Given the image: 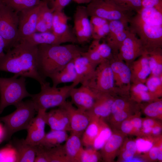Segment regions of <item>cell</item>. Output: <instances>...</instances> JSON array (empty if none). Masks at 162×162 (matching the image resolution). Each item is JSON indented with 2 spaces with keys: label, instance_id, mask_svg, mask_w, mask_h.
<instances>
[{
  "label": "cell",
  "instance_id": "cell-1",
  "mask_svg": "<svg viewBox=\"0 0 162 162\" xmlns=\"http://www.w3.org/2000/svg\"><path fill=\"white\" fill-rule=\"evenodd\" d=\"M0 71L13 73L18 77L34 79L40 85L46 82L38 70V46L24 39L19 40L7 51L0 61Z\"/></svg>",
  "mask_w": 162,
  "mask_h": 162
},
{
  "label": "cell",
  "instance_id": "cell-2",
  "mask_svg": "<svg viewBox=\"0 0 162 162\" xmlns=\"http://www.w3.org/2000/svg\"><path fill=\"white\" fill-rule=\"evenodd\" d=\"M130 30L140 40L145 52L162 49V13L154 8H143L132 16Z\"/></svg>",
  "mask_w": 162,
  "mask_h": 162
},
{
  "label": "cell",
  "instance_id": "cell-3",
  "mask_svg": "<svg viewBox=\"0 0 162 162\" xmlns=\"http://www.w3.org/2000/svg\"><path fill=\"white\" fill-rule=\"evenodd\" d=\"M76 44L38 45L39 71L45 79L63 68L86 51Z\"/></svg>",
  "mask_w": 162,
  "mask_h": 162
},
{
  "label": "cell",
  "instance_id": "cell-4",
  "mask_svg": "<svg viewBox=\"0 0 162 162\" xmlns=\"http://www.w3.org/2000/svg\"><path fill=\"white\" fill-rule=\"evenodd\" d=\"M15 107L13 112L0 117V121L4 123L5 140L9 139L17 131L27 130L37 112L31 99L22 100Z\"/></svg>",
  "mask_w": 162,
  "mask_h": 162
},
{
  "label": "cell",
  "instance_id": "cell-5",
  "mask_svg": "<svg viewBox=\"0 0 162 162\" xmlns=\"http://www.w3.org/2000/svg\"><path fill=\"white\" fill-rule=\"evenodd\" d=\"M40 86V92L32 94L31 97L37 112L40 110H46L50 108L62 106L70 97L72 89L75 87L72 84L60 87L51 86L46 81Z\"/></svg>",
  "mask_w": 162,
  "mask_h": 162
},
{
  "label": "cell",
  "instance_id": "cell-6",
  "mask_svg": "<svg viewBox=\"0 0 162 162\" xmlns=\"http://www.w3.org/2000/svg\"><path fill=\"white\" fill-rule=\"evenodd\" d=\"M14 75L10 78L0 77V114L10 105L16 106L24 98L31 97L26 87L25 77Z\"/></svg>",
  "mask_w": 162,
  "mask_h": 162
},
{
  "label": "cell",
  "instance_id": "cell-7",
  "mask_svg": "<svg viewBox=\"0 0 162 162\" xmlns=\"http://www.w3.org/2000/svg\"><path fill=\"white\" fill-rule=\"evenodd\" d=\"M86 7L89 16H96L108 21L119 20L129 23L135 14L120 7L112 0H92Z\"/></svg>",
  "mask_w": 162,
  "mask_h": 162
},
{
  "label": "cell",
  "instance_id": "cell-8",
  "mask_svg": "<svg viewBox=\"0 0 162 162\" xmlns=\"http://www.w3.org/2000/svg\"><path fill=\"white\" fill-rule=\"evenodd\" d=\"M86 85L98 93L123 96L116 87L109 60H105L97 65L93 76Z\"/></svg>",
  "mask_w": 162,
  "mask_h": 162
},
{
  "label": "cell",
  "instance_id": "cell-9",
  "mask_svg": "<svg viewBox=\"0 0 162 162\" xmlns=\"http://www.w3.org/2000/svg\"><path fill=\"white\" fill-rule=\"evenodd\" d=\"M18 14L2 3L0 7V36L4 41L6 52L19 41Z\"/></svg>",
  "mask_w": 162,
  "mask_h": 162
},
{
  "label": "cell",
  "instance_id": "cell-10",
  "mask_svg": "<svg viewBox=\"0 0 162 162\" xmlns=\"http://www.w3.org/2000/svg\"><path fill=\"white\" fill-rule=\"evenodd\" d=\"M109 62L116 87L123 95L129 96L131 85L129 67L117 56H113Z\"/></svg>",
  "mask_w": 162,
  "mask_h": 162
},
{
  "label": "cell",
  "instance_id": "cell-11",
  "mask_svg": "<svg viewBox=\"0 0 162 162\" xmlns=\"http://www.w3.org/2000/svg\"><path fill=\"white\" fill-rule=\"evenodd\" d=\"M145 52L140 39L130 30L121 44L117 56L129 66Z\"/></svg>",
  "mask_w": 162,
  "mask_h": 162
},
{
  "label": "cell",
  "instance_id": "cell-12",
  "mask_svg": "<svg viewBox=\"0 0 162 162\" xmlns=\"http://www.w3.org/2000/svg\"><path fill=\"white\" fill-rule=\"evenodd\" d=\"M86 7L78 6L74 15L73 32L78 44L88 42L92 38V28Z\"/></svg>",
  "mask_w": 162,
  "mask_h": 162
},
{
  "label": "cell",
  "instance_id": "cell-13",
  "mask_svg": "<svg viewBox=\"0 0 162 162\" xmlns=\"http://www.w3.org/2000/svg\"><path fill=\"white\" fill-rule=\"evenodd\" d=\"M109 32L105 37L113 56H117L119 48L130 32L129 23L119 20L108 21Z\"/></svg>",
  "mask_w": 162,
  "mask_h": 162
},
{
  "label": "cell",
  "instance_id": "cell-14",
  "mask_svg": "<svg viewBox=\"0 0 162 162\" xmlns=\"http://www.w3.org/2000/svg\"><path fill=\"white\" fill-rule=\"evenodd\" d=\"M62 106L65 109L69 114L71 133L81 137L91 120L92 115L88 112L75 107L71 102L66 101Z\"/></svg>",
  "mask_w": 162,
  "mask_h": 162
},
{
  "label": "cell",
  "instance_id": "cell-15",
  "mask_svg": "<svg viewBox=\"0 0 162 162\" xmlns=\"http://www.w3.org/2000/svg\"><path fill=\"white\" fill-rule=\"evenodd\" d=\"M40 6V2L36 6L19 13V40L35 32Z\"/></svg>",
  "mask_w": 162,
  "mask_h": 162
},
{
  "label": "cell",
  "instance_id": "cell-16",
  "mask_svg": "<svg viewBox=\"0 0 162 162\" xmlns=\"http://www.w3.org/2000/svg\"><path fill=\"white\" fill-rule=\"evenodd\" d=\"M97 94V93L88 86L81 85L79 88L72 89L70 94V102L77 108L88 112L93 106Z\"/></svg>",
  "mask_w": 162,
  "mask_h": 162
},
{
  "label": "cell",
  "instance_id": "cell-17",
  "mask_svg": "<svg viewBox=\"0 0 162 162\" xmlns=\"http://www.w3.org/2000/svg\"><path fill=\"white\" fill-rule=\"evenodd\" d=\"M46 110H40L38 111L37 115L34 117L28 128L27 136L25 142L28 144L36 146L39 145L45 134V127L46 124L45 114Z\"/></svg>",
  "mask_w": 162,
  "mask_h": 162
},
{
  "label": "cell",
  "instance_id": "cell-18",
  "mask_svg": "<svg viewBox=\"0 0 162 162\" xmlns=\"http://www.w3.org/2000/svg\"><path fill=\"white\" fill-rule=\"evenodd\" d=\"M69 19L62 11L53 12L52 32L56 35L65 40L67 43L77 44L76 38L70 28L68 21Z\"/></svg>",
  "mask_w": 162,
  "mask_h": 162
},
{
  "label": "cell",
  "instance_id": "cell-19",
  "mask_svg": "<svg viewBox=\"0 0 162 162\" xmlns=\"http://www.w3.org/2000/svg\"><path fill=\"white\" fill-rule=\"evenodd\" d=\"M126 136L120 130L112 129L111 136L100 149V153L104 161H114Z\"/></svg>",
  "mask_w": 162,
  "mask_h": 162
},
{
  "label": "cell",
  "instance_id": "cell-20",
  "mask_svg": "<svg viewBox=\"0 0 162 162\" xmlns=\"http://www.w3.org/2000/svg\"><path fill=\"white\" fill-rule=\"evenodd\" d=\"M45 119L46 124L51 130L70 131L69 116L63 106L46 112Z\"/></svg>",
  "mask_w": 162,
  "mask_h": 162
},
{
  "label": "cell",
  "instance_id": "cell-21",
  "mask_svg": "<svg viewBox=\"0 0 162 162\" xmlns=\"http://www.w3.org/2000/svg\"><path fill=\"white\" fill-rule=\"evenodd\" d=\"M76 74V80L74 84V87L78 84L86 85L91 79L97 66L93 64L86 56L81 55L74 59Z\"/></svg>",
  "mask_w": 162,
  "mask_h": 162
},
{
  "label": "cell",
  "instance_id": "cell-22",
  "mask_svg": "<svg viewBox=\"0 0 162 162\" xmlns=\"http://www.w3.org/2000/svg\"><path fill=\"white\" fill-rule=\"evenodd\" d=\"M131 84L145 83L151 74L148 54L145 52L129 66Z\"/></svg>",
  "mask_w": 162,
  "mask_h": 162
},
{
  "label": "cell",
  "instance_id": "cell-23",
  "mask_svg": "<svg viewBox=\"0 0 162 162\" xmlns=\"http://www.w3.org/2000/svg\"><path fill=\"white\" fill-rule=\"evenodd\" d=\"M116 96L97 93L93 106L88 112L92 116L107 119L111 115L112 106Z\"/></svg>",
  "mask_w": 162,
  "mask_h": 162
},
{
  "label": "cell",
  "instance_id": "cell-24",
  "mask_svg": "<svg viewBox=\"0 0 162 162\" xmlns=\"http://www.w3.org/2000/svg\"><path fill=\"white\" fill-rule=\"evenodd\" d=\"M63 145L66 155L69 162H79L81 152L83 148L81 137L71 133Z\"/></svg>",
  "mask_w": 162,
  "mask_h": 162
},
{
  "label": "cell",
  "instance_id": "cell-25",
  "mask_svg": "<svg viewBox=\"0 0 162 162\" xmlns=\"http://www.w3.org/2000/svg\"><path fill=\"white\" fill-rule=\"evenodd\" d=\"M53 87H57L59 84L72 82L74 84L76 79V74L74 59L67 64L63 68L50 76Z\"/></svg>",
  "mask_w": 162,
  "mask_h": 162
},
{
  "label": "cell",
  "instance_id": "cell-26",
  "mask_svg": "<svg viewBox=\"0 0 162 162\" xmlns=\"http://www.w3.org/2000/svg\"><path fill=\"white\" fill-rule=\"evenodd\" d=\"M22 39L26 40L32 45L36 46L41 44L60 45L67 43L65 40L50 32H35Z\"/></svg>",
  "mask_w": 162,
  "mask_h": 162
},
{
  "label": "cell",
  "instance_id": "cell-27",
  "mask_svg": "<svg viewBox=\"0 0 162 162\" xmlns=\"http://www.w3.org/2000/svg\"><path fill=\"white\" fill-rule=\"evenodd\" d=\"M129 97L131 100L138 104L149 102L159 98H156L152 94L145 83H143L131 84Z\"/></svg>",
  "mask_w": 162,
  "mask_h": 162
},
{
  "label": "cell",
  "instance_id": "cell-28",
  "mask_svg": "<svg viewBox=\"0 0 162 162\" xmlns=\"http://www.w3.org/2000/svg\"><path fill=\"white\" fill-rule=\"evenodd\" d=\"M17 154V162H34L36 155V146L26 143L24 139L18 140L13 146Z\"/></svg>",
  "mask_w": 162,
  "mask_h": 162
},
{
  "label": "cell",
  "instance_id": "cell-29",
  "mask_svg": "<svg viewBox=\"0 0 162 162\" xmlns=\"http://www.w3.org/2000/svg\"><path fill=\"white\" fill-rule=\"evenodd\" d=\"M102 118L92 116L88 125L81 137L83 146L92 147L99 132Z\"/></svg>",
  "mask_w": 162,
  "mask_h": 162
},
{
  "label": "cell",
  "instance_id": "cell-30",
  "mask_svg": "<svg viewBox=\"0 0 162 162\" xmlns=\"http://www.w3.org/2000/svg\"><path fill=\"white\" fill-rule=\"evenodd\" d=\"M67 131L52 130L46 134L38 145L46 148H50L59 146L65 142L68 136Z\"/></svg>",
  "mask_w": 162,
  "mask_h": 162
},
{
  "label": "cell",
  "instance_id": "cell-31",
  "mask_svg": "<svg viewBox=\"0 0 162 162\" xmlns=\"http://www.w3.org/2000/svg\"><path fill=\"white\" fill-rule=\"evenodd\" d=\"M139 104L140 110L146 117L162 120V99Z\"/></svg>",
  "mask_w": 162,
  "mask_h": 162
},
{
  "label": "cell",
  "instance_id": "cell-32",
  "mask_svg": "<svg viewBox=\"0 0 162 162\" xmlns=\"http://www.w3.org/2000/svg\"><path fill=\"white\" fill-rule=\"evenodd\" d=\"M137 155V148L135 140L126 137L119 151L117 161L128 162Z\"/></svg>",
  "mask_w": 162,
  "mask_h": 162
},
{
  "label": "cell",
  "instance_id": "cell-33",
  "mask_svg": "<svg viewBox=\"0 0 162 162\" xmlns=\"http://www.w3.org/2000/svg\"><path fill=\"white\" fill-rule=\"evenodd\" d=\"M145 162L162 161V135L158 136L152 147L141 155Z\"/></svg>",
  "mask_w": 162,
  "mask_h": 162
},
{
  "label": "cell",
  "instance_id": "cell-34",
  "mask_svg": "<svg viewBox=\"0 0 162 162\" xmlns=\"http://www.w3.org/2000/svg\"><path fill=\"white\" fill-rule=\"evenodd\" d=\"M140 110L139 105L137 107L124 110L111 115L107 119L111 128L112 129H118L121 124L123 121Z\"/></svg>",
  "mask_w": 162,
  "mask_h": 162
},
{
  "label": "cell",
  "instance_id": "cell-35",
  "mask_svg": "<svg viewBox=\"0 0 162 162\" xmlns=\"http://www.w3.org/2000/svg\"><path fill=\"white\" fill-rule=\"evenodd\" d=\"M147 54L151 70L150 76H159L162 74V49Z\"/></svg>",
  "mask_w": 162,
  "mask_h": 162
},
{
  "label": "cell",
  "instance_id": "cell-36",
  "mask_svg": "<svg viewBox=\"0 0 162 162\" xmlns=\"http://www.w3.org/2000/svg\"><path fill=\"white\" fill-rule=\"evenodd\" d=\"M112 130L110 125L102 119L99 133L96 138L92 147L97 150H99L103 146L111 136Z\"/></svg>",
  "mask_w": 162,
  "mask_h": 162
},
{
  "label": "cell",
  "instance_id": "cell-37",
  "mask_svg": "<svg viewBox=\"0 0 162 162\" xmlns=\"http://www.w3.org/2000/svg\"><path fill=\"white\" fill-rule=\"evenodd\" d=\"M139 106V104L131 100L129 96H118L116 97L113 103L111 115L121 111Z\"/></svg>",
  "mask_w": 162,
  "mask_h": 162
},
{
  "label": "cell",
  "instance_id": "cell-38",
  "mask_svg": "<svg viewBox=\"0 0 162 162\" xmlns=\"http://www.w3.org/2000/svg\"><path fill=\"white\" fill-rule=\"evenodd\" d=\"M3 4L19 13L40 4V0H2Z\"/></svg>",
  "mask_w": 162,
  "mask_h": 162
},
{
  "label": "cell",
  "instance_id": "cell-39",
  "mask_svg": "<svg viewBox=\"0 0 162 162\" xmlns=\"http://www.w3.org/2000/svg\"><path fill=\"white\" fill-rule=\"evenodd\" d=\"M145 84L149 91L155 98L162 96V74L159 76H149Z\"/></svg>",
  "mask_w": 162,
  "mask_h": 162
},
{
  "label": "cell",
  "instance_id": "cell-40",
  "mask_svg": "<svg viewBox=\"0 0 162 162\" xmlns=\"http://www.w3.org/2000/svg\"><path fill=\"white\" fill-rule=\"evenodd\" d=\"M44 148L49 162H69L64 152L63 145L50 148Z\"/></svg>",
  "mask_w": 162,
  "mask_h": 162
},
{
  "label": "cell",
  "instance_id": "cell-41",
  "mask_svg": "<svg viewBox=\"0 0 162 162\" xmlns=\"http://www.w3.org/2000/svg\"><path fill=\"white\" fill-rule=\"evenodd\" d=\"M54 10L48 6L45 0H41L38 16L46 24L48 31L52 32Z\"/></svg>",
  "mask_w": 162,
  "mask_h": 162
},
{
  "label": "cell",
  "instance_id": "cell-42",
  "mask_svg": "<svg viewBox=\"0 0 162 162\" xmlns=\"http://www.w3.org/2000/svg\"><path fill=\"white\" fill-rule=\"evenodd\" d=\"M90 46L95 48L104 60H110L113 57L111 48L105 41L100 43V40H93Z\"/></svg>",
  "mask_w": 162,
  "mask_h": 162
},
{
  "label": "cell",
  "instance_id": "cell-43",
  "mask_svg": "<svg viewBox=\"0 0 162 162\" xmlns=\"http://www.w3.org/2000/svg\"><path fill=\"white\" fill-rule=\"evenodd\" d=\"M157 137L151 136L137 137L135 140L137 148V155L148 151L154 145Z\"/></svg>",
  "mask_w": 162,
  "mask_h": 162
},
{
  "label": "cell",
  "instance_id": "cell-44",
  "mask_svg": "<svg viewBox=\"0 0 162 162\" xmlns=\"http://www.w3.org/2000/svg\"><path fill=\"white\" fill-rule=\"evenodd\" d=\"M101 159L100 152L91 147L83 148L80 155L79 162H98Z\"/></svg>",
  "mask_w": 162,
  "mask_h": 162
},
{
  "label": "cell",
  "instance_id": "cell-45",
  "mask_svg": "<svg viewBox=\"0 0 162 162\" xmlns=\"http://www.w3.org/2000/svg\"><path fill=\"white\" fill-rule=\"evenodd\" d=\"M122 8L129 11L139 12L142 8V0H112Z\"/></svg>",
  "mask_w": 162,
  "mask_h": 162
},
{
  "label": "cell",
  "instance_id": "cell-46",
  "mask_svg": "<svg viewBox=\"0 0 162 162\" xmlns=\"http://www.w3.org/2000/svg\"><path fill=\"white\" fill-rule=\"evenodd\" d=\"M0 162H17L16 152L13 146H8L0 149Z\"/></svg>",
  "mask_w": 162,
  "mask_h": 162
},
{
  "label": "cell",
  "instance_id": "cell-47",
  "mask_svg": "<svg viewBox=\"0 0 162 162\" xmlns=\"http://www.w3.org/2000/svg\"><path fill=\"white\" fill-rule=\"evenodd\" d=\"M92 38L93 40H100L105 38L109 32L108 22L100 26H92Z\"/></svg>",
  "mask_w": 162,
  "mask_h": 162
},
{
  "label": "cell",
  "instance_id": "cell-48",
  "mask_svg": "<svg viewBox=\"0 0 162 162\" xmlns=\"http://www.w3.org/2000/svg\"><path fill=\"white\" fill-rule=\"evenodd\" d=\"M82 55L87 57L93 64L96 66L105 61L102 59L97 50L90 46L87 50L82 52Z\"/></svg>",
  "mask_w": 162,
  "mask_h": 162
},
{
  "label": "cell",
  "instance_id": "cell-49",
  "mask_svg": "<svg viewBox=\"0 0 162 162\" xmlns=\"http://www.w3.org/2000/svg\"><path fill=\"white\" fill-rule=\"evenodd\" d=\"M54 11H62L72 0H45Z\"/></svg>",
  "mask_w": 162,
  "mask_h": 162
},
{
  "label": "cell",
  "instance_id": "cell-50",
  "mask_svg": "<svg viewBox=\"0 0 162 162\" xmlns=\"http://www.w3.org/2000/svg\"><path fill=\"white\" fill-rule=\"evenodd\" d=\"M141 112L139 110L130 116V119L135 133V136H138L142 127V118L141 116Z\"/></svg>",
  "mask_w": 162,
  "mask_h": 162
},
{
  "label": "cell",
  "instance_id": "cell-51",
  "mask_svg": "<svg viewBox=\"0 0 162 162\" xmlns=\"http://www.w3.org/2000/svg\"><path fill=\"white\" fill-rule=\"evenodd\" d=\"M130 116L122 122L118 130L126 135L135 136V132L130 121Z\"/></svg>",
  "mask_w": 162,
  "mask_h": 162
},
{
  "label": "cell",
  "instance_id": "cell-52",
  "mask_svg": "<svg viewBox=\"0 0 162 162\" xmlns=\"http://www.w3.org/2000/svg\"><path fill=\"white\" fill-rule=\"evenodd\" d=\"M142 8H154L162 13V0H142Z\"/></svg>",
  "mask_w": 162,
  "mask_h": 162
},
{
  "label": "cell",
  "instance_id": "cell-53",
  "mask_svg": "<svg viewBox=\"0 0 162 162\" xmlns=\"http://www.w3.org/2000/svg\"><path fill=\"white\" fill-rule=\"evenodd\" d=\"M160 122V121L146 117L142 118V128L153 127Z\"/></svg>",
  "mask_w": 162,
  "mask_h": 162
},
{
  "label": "cell",
  "instance_id": "cell-54",
  "mask_svg": "<svg viewBox=\"0 0 162 162\" xmlns=\"http://www.w3.org/2000/svg\"><path fill=\"white\" fill-rule=\"evenodd\" d=\"M90 21L92 26H100L107 23L108 21L102 18L96 16H90Z\"/></svg>",
  "mask_w": 162,
  "mask_h": 162
},
{
  "label": "cell",
  "instance_id": "cell-55",
  "mask_svg": "<svg viewBox=\"0 0 162 162\" xmlns=\"http://www.w3.org/2000/svg\"><path fill=\"white\" fill-rule=\"evenodd\" d=\"M49 32L45 23L38 17L36 24L35 32Z\"/></svg>",
  "mask_w": 162,
  "mask_h": 162
},
{
  "label": "cell",
  "instance_id": "cell-56",
  "mask_svg": "<svg viewBox=\"0 0 162 162\" xmlns=\"http://www.w3.org/2000/svg\"><path fill=\"white\" fill-rule=\"evenodd\" d=\"M162 124L161 122L152 128L150 136L155 137L161 135Z\"/></svg>",
  "mask_w": 162,
  "mask_h": 162
},
{
  "label": "cell",
  "instance_id": "cell-57",
  "mask_svg": "<svg viewBox=\"0 0 162 162\" xmlns=\"http://www.w3.org/2000/svg\"><path fill=\"white\" fill-rule=\"evenodd\" d=\"M5 47V44L3 38L0 36V61L5 56V54L4 52Z\"/></svg>",
  "mask_w": 162,
  "mask_h": 162
},
{
  "label": "cell",
  "instance_id": "cell-58",
  "mask_svg": "<svg viewBox=\"0 0 162 162\" xmlns=\"http://www.w3.org/2000/svg\"><path fill=\"white\" fill-rule=\"evenodd\" d=\"M145 160L140 156H135L128 162H144Z\"/></svg>",
  "mask_w": 162,
  "mask_h": 162
},
{
  "label": "cell",
  "instance_id": "cell-59",
  "mask_svg": "<svg viewBox=\"0 0 162 162\" xmlns=\"http://www.w3.org/2000/svg\"><path fill=\"white\" fill-rule=\"evenodd\" d=\"M5 133L4 126L0 124V143L4 140Z\"/></svg>",
  "mask_w": 162,
  "mask_h": 162
},
{
  "label": "cell",
  "instance_id": "cell-60",
  "mask_svg": "<svg viewBox=\"0 0 162 162\" xmlns=\"http://www.w3.org/2000/svg\"><path fill=\"white\" fill-rule=\"evenodd\" d=\"M92 0H72L78 4H88Z\"/></svg>",
  "mask_w": 162,
  "mask_h": 162
},
{
  "label": "cell",
  "instance_id": "cell-61",
  "mask_svg": "<svg viewBox=\"0 0 162 162\" xmlns=\"http://www.w3.org/2000/svg\"><path fill=\"white\" fill-rule=\"evenodd\" d=\"M2 0H0V7H1V4H2Z\"/></svg>",
  "mask_w": 162,
  "mask_h": 162
}]
</instances>
